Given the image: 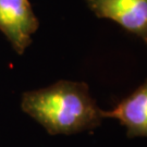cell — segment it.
Returning a JSON list of instances; mask_svg holds the SVG:
<instances>
[{"label":"cell","instance_id":"cell-1","mask_svg":"<svg viewBox=\"0 0 147 147\" xmlns=\"http://www.w3.org/2000/svg\"><path fill=\"white\" fill-rule=\"evenodd\" d=\"M21 109L50 134L71 135L94 130L105 119L85 82L58 81L24 92Z\"/></svg>","mask_w":147,"mask_h":147},{"label":"cell","instance_id":"cell-4","mask_svg":"<svg viewBox=\"0 0 147 147\" xmlns=\"http://www.w3.org/2000/svg\"><path fill=\"white\" fill-rule=\"evenodd\" d=\"M102 115L126 126L127 137H147V80L112 110L102 111Z\"/></svg>","mask_w":147,"mask_h":147},{"label":"cell","instance_id":"cell-3","mask_svg":"<svg viewBox=\"0 0 147 147\" xmlns=\"http://www.w3.org/2000/svg\"><path fill=\"white\" fill-rule=\"evenodd\" d=\"M99 19H109L147 42V0H86Z\"/></svg>","mask_w":147,"mask_h":147},{"label":"cell","instance_id":"cell-2","mask_svg":"<svg viewBox=\"0 0 147 147\" xmlns=\"http://www.w3.org/2000/svg\"><path fill=\"white\" fill-rule=\"evenodd\" d=\"M38 26L30 0H0V32L16 53L23 55L30 47Z\"/></svg>","mask_w":147,"mask_h":147}]
</instances>
